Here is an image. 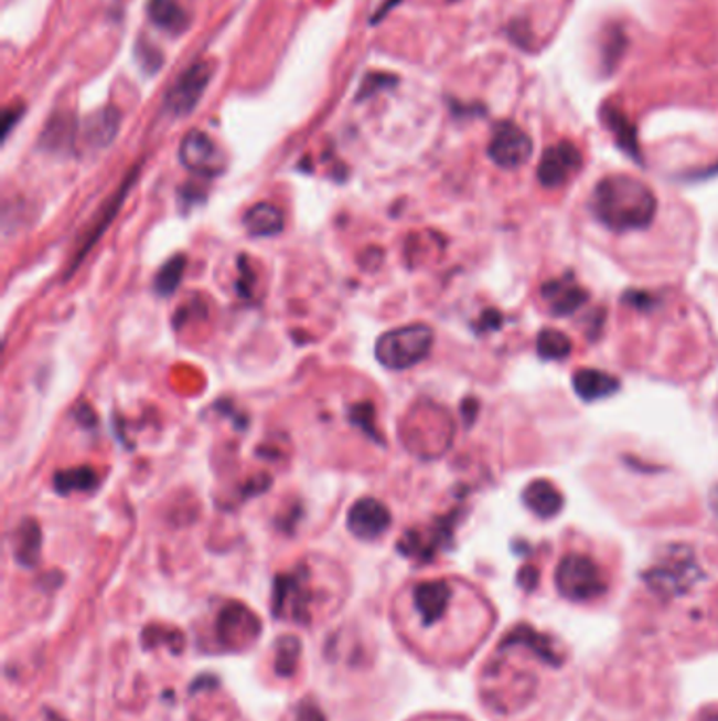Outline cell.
<instances>
[{"label": "cell", "instance_id": "34", "mask_svg": "<svg viewBox=\"0 0 718 721\" xmlns=\"http://www.w3.org/2000/svg\"><path fill=\"white\" fill-rule=\"evenodd\" d=\"M537 582H539V570H537L535 565H525V568H521V572H518V584H521L525 591H535Z\"/></svg>", "mask_w": 718, "mask_h": 721}, {"label": "cell", "instance_id": "24", "mask_svg": "<svg viewBox=\"0 0 718 721\" xmlns=\"http://www.w3.org/2000/svg\"><path fill=\"white\" fill-rule=\"evenodd\" d=\"M99 486V477L92 466H74L66 470H57L53 475V488L62 496H69L74 491L92 494Z\"/></svg>", "mask_w": 718, "mask_h": 721}, {"label": "cell", "instance_id": "8", "mask_svg": "<svg viewBox=\"0 0 718 721\" xmlns=\"http://www.w3.org/2000/svg\"><path fill=\"white\" fill-rule=\"evenodd\" d=\"M211 78H213V64L208 60L194 62L187 71L178 76L173 87L167 92L164 110L171 117H187L199 106L203 94L207 92Z\"/></svg>", "mask_w": 718, "mask_h": 721}, {"label": "cell", "instance_id": "2", "mask_svg": "<svg viewBox=\"0 0 718 721\" xmlns=\"http://www.w3.org/2000/svg\"><path fill=\"white\" fill-rule=\"evenodd\" d=\"M590 210L613 233L645 231L655 218L657 199L645 182L618 173L602 178L594 187Z\"/></svg>", "mask_w": 718, "mask_h": 721}, {"label": "cell", "instance_id": "41", "mask_svg": "<svg viewBox=\"0 0 718 721\" xmlns=\"http://www.w3.org/2000/svg\"><path fill=\"white\" fill-rule=\"evenodd\" d=\"M715 173H718V163L712 165L708 171H704V176H715Z\"/></svg>", "mask_w": 718, "mask_h": 721}, {"label": "cell", "instance_id": "27", "mask_svg": "<svg viewBox=\"0 0 718 721\" xmlns=\"http://www.w3.org/2000/svg\"><path fill=\"white\" fill-rule=\"evenodd\" d=\"M141 644L146 650H154L159 646H167L173 654H182L184 650V635L173 627L164 625H150L141 633Z\"/></svg>", "mask_w": 718, "mask_h": 721}, {"label": "cell", "instance_id": "12", "mask_svg": "<svg viewBox=\"0 0 718 721\" xmlns=\"http://www.w3.org/2000/svg\"><path fill=\"white\" fill-rule=\"evenodd\" d=\"M453 536L451 519H440L428 530H411L398 540V553L405 558L416 559L419 563H428L437 558L440 549L449 547Z\"/></svg>", "mask_w": 718, "mask_h": 721}, {"label": "cell", "instance_id": "18", "mask_svg": "<svg viewBox=\"0 0 718 721\" xmlns=\"http://www.w3.org/2000/svg\"><path fill=\"white\" fill-rule=\"evenodd\" d=\"M574 389L581 401H599L615 395L620 391V380L601 370L583 368L574 373Z\"/></svg>", "mask_w": 718, "mask_h": 721}, {"label": "cell", "instance_id": "30", "mask_svg": "<svg viewBox=\"0 0 718 721\" xmlns=\"http://www.w3.org/2000/svg\"><path fill=\"white\" fill-rule=\"evenodd\" d=\"M347 418L352 424H356L361 431H365L373 442L384 443L382 435L377 433V426H375V407L371 405L369 401L352 405L350 412H347Z\"/></svg>", "mask_w": 718, "mask_h": 721}, {"label": "cell", "instance_id": "37", "mask_svg": "<svg viewBox=\"0 0 718 721\" xmlns=\"http://www.w3.org/2000/svg\"><path fill=\"white\" fill-rule=\"evenodd\" d=\"M500 324H502V317L495 310H486L485 315H483L481 327L483 329H495V327H500Z\"/></svg>", "mask_w": 718, "mask_h": 721}, {"label": "cell", "instance_id": "29", "mask_svg": "<svg viewBox=\"0 0 718 721\" xmlns=\"http://www.w3.org/2000/svg\"><path fill=\"white\" fill-rule=\"evenodd\" d=\"M185 271V257L175 256L171 257L161 271L157 275V280H154V289L159 296H171L180 283H182V277H184Z\"/></svg>", "mask_w": 718, "mask_h": 721}, {"label": "cell", "instance_id": "10", "mask_svg": "<svg viewBox=\"0 0 718 721\" xmlns=\"http://www.w3.org/2000/svg\"><path fill=\"white\" fill-rule=\"evenodd\" d=\"M180 161L187 171L215 178L226 171V157L219 146L203 131H190L180 146Z\"/></svg>", "mask_w": 718, "mask_h": 721}, {"label": "cell", "instance_id": "16", "mask_svg": "<svg viewBox=\"0 0 718 721\" xmlns=\"http://www.w3.org/2000/svg\"><path fill=\"white\" fill-rule=\"evenodd\" d=\"M601 118L604 127L611 131L613 140L624 150L625 155L630 159H634L636 163H643L636 127H634V123L630 120L624 110L618 104L607 102V104H602Z\"/></svg>", "mask_w": 718, "mask_h": 721}, {"label": "cell", "instance_id": "5", "mask_svg": "<svg viewBox=\"0 0 718 721\" xmlns=\"http://www.w3.org/2000/svg\"><path fill=\"white\" fill-rule=\"evenodd\" d=\"M435 344V331L432 327L424 324H414V326L396 327L386 331L377 344H375V357L377 361L394 370H409L417 363H421Z\"/></svg>", "mask_w": 718, "mask_h": 721}, {"label": "cell", "instance_id": "20", "mask_svg": "<svg viewBox=\"0 0 718 721\" xmlns=\"http://www.w3.org/2000/svg\"><path fill=\"white\" fill-rule=\"evenodd\" d=\"M43 532L36 519H23L15 530V561L22 568H34L41 561Z\"/></svg>", "mask_w": 718, "mask_h": 721}, {"label": "cell", "instance_id": "36", "mask_svg": "<svg viewBox=\"0 0 718 721\" xmlns=\"http://www.w3.org/2000/svg\"><path fill=\"white\" fill-rule=\"evenodd\" d=\"M398 2H400V0H386V2H384V4L377 9V13H375V18L371 20V24H377V22H382V20H384V18H386V15L393 11L394 7H396Z\"/></svg>", "mask_w": 718, "mask_h": 721}, {"label": "cell", "instance_id": "13", "mask_svg": "<svg viewBox=\"0 0 718 721\" xmlns=\"http://www.w3.org/2000/svg\"><path fill=\"white\" fill-rule=\"evenodd\" d=\"M347 530L361 540H375L384 534L390 523H393V515L388 511V507L384 502H379L377 498H361L356 500L350 511H347Z\"/></svg>", "mask_w": 718, "mask_h": 721}, {"label": "cell", "instance_id": "7", "mask_svg": "<svg viewBox=\"0 0 718 721\" xmlns=\"http://www.w3.org/2000/svg\"><path fill=\"white\" fill-rule=\"evenodd\" d=\"M261 633V621L257 614L240 602L222 605L215 621V639L219 650H247Z\"/></svg>", "mask_w": 718, "mask_h": 721}, {"label": "cell", "instance_id": "39", "mask_svg": "<svg viewBox=\"0 0 718 721\" xmlns=\"http://www.w3.org/2000/svg\"><path fill=\"white\" fill-rule=\"evenodd\" d=\"M710 505H712V511L718 515V486L712 489V496H710Z\"/></svg>", "mask_w": 718, "mask_h": 721}, {"label": "cell", "instance_id": "1", "mask_svg": "<svg viewBox=\"0 0 718 721\" xmlns=\"http://www.w3.org/2000/svg\"><path fill=\"white\" fill-rule=\"evenodd\" d=\"M569 656L550 635L516 625L502 637L483 671V697L497 715L539 720L550 688L569 690Z\"/></svg>", "mask_w": 718, "mask_h": 721}, {"label": "cell", "instance_id": "19", "mask_svg": "<svg viewBox=\"0 0 718 721\" xmlns=\"http://www.w3.org/2000/svg\"><path fill=\"white\" fill-rule=\"evenodd\" d=\"M118 127H120V113L112 106H108L85 120L83 136L93 148H106L115 140Z\"/></svg>", "mask_w": 718, "mask_h": 721}, {"label": "cell", "instance_id": "9", "mask_svg": "<svg viewBox=\"0 0 718 721\" xmlns=\"http://www.w3.org/2000/svg\"><path fill=\"white\" fill-rule=\"evenodd\" d=\"M489 159L502 169H518L527 163L533 152V141L516 123L502 120L495 125L489 141Z\"/></svg>", "mask_w": 718, "mask_h": 721}, {"label": "cell", "instance_id": "11", "mask_svg": "<svg viewBox=\"0 0 718 721\" xmlns=\"http://www.w3.org/2000/svg\"><path fill=\"white\" fill-rule=\"evenodd\" d=\"M581 167V152L574 141L562 140L546 148L537 165V180L542 187H562Z\"/></svg>", "mask_w": 718, "mask_h": 721}, {"label": "cell", "instance_id": "35", "mask_svg": "<svg viewBox=\"0 0 718 721\" xmlns=\"http://www.w3.org/2000/svg\"><path fill=\"white\" fill-rule=\"evenodd\" d=\"M22 106H15V108H11V110H7V113H4V125H2V134H4V138L11 134V127H13V123H18V120L22 118Z\"/></svg>", "mask_w": 718, "mask_h": 721}, {"label": "cell", "instance_id": "32", "mask_svg": "<svg viewBox=\"0 0 718 721\" xmlns=\"http://www.w3.org/2000/svg\"><path fill=\"white\" fill-rule=\"evenodd\" d=\"M394 83H396V78L390 76V74H369L365 78V83H363V89H361L358 97L363 99L365 95L373 94L377 87H388V85H394Z\"/></svg>", "mask_w": 718, "mask_h": 721}, {"label": "cell", "instance_id": "25", "mask_svg": "<svg viewBox=\"0 0 718 721\" xmlns=\"http://www.w3.org/2000/svg\"><path fill=\"white\" fill-rule=\"evenodd\" d=\"M74 134H76L74 120L66 117V115H57V117L49 120L41 144L45 146L46 150H53V152L55 150H68V148H72Z\"/></svg>", "mask_w": 718, "mask_h": 721}, {"label": "cell", "instance_id": "40", "mask_svg": "<svg viewBox=\"0 0 718 721\" xmlns=\"http://www.w3.org/2000/svg\"><path fill=\"white\" fill-rule=\"evenodd\" d=\"M45 721H66L62 720L57 713H53V711H45Z\"/></svg>", "mask_w": 718, "mask_h": 721}, {"label": "cell", "instance_id": "14", "mask_svg": "<svg viewBox=\"0 0 718 721\" xmlns=\"http://www.w3.org/2000/svg\"><path fill=\"white\" fill-rule=\"evenodd\" d=\"M453 589L447 581L419 582L414 589V605L426 628L435 627L449 612Z\"/></svg>", "mask_w": 718, "mask_h": 721}, {"label": "cell", "instance_id": "23", "mask_svg": "<svg viewBox=\"0 0 718 721\" xmlns=\"http://www.w3.org/2000/svg\"><path fill=\"white\" fill-rule=\"evenodd\" d=\"M245 229L251 236H275L285 229V215L277 205L257 203L245 213Z\"/></svg>", "mask_w": 718, "mask_h": 721}, {"label": "cell", "instance_id": "15", "mask_svg": "<svg viewBox=\"0 0 718 721\" xmlns=\"http://www.w3.org/2000/svg\"><path fill=\"white\" fill-rule=\"evenodd\" d=\"M542 298L553 317H567L588 303V291L569 273L567 277L548 280L542 285Z\"/></svg>", "mask_w": 718, "mask_h": 721}, {"label": "cell", "instance_id": "28", "mask_svg": "<svg viewBox=\"0 0 718 721\" xmlns=\"http://www.w3.org/2000/svg\"><path fill=\"white\" fill-rule=\"evenodd\" d=\"M537 354L546 361H560L571 354V340L558 329H542L537 336Z\"/></svg>", "mask_w": 718, "mask_h": 721}, {"label": "cell", "instance_id": "22", "mask_svg": "<svg viewBox=\"0 0 718 721\" xmlns=\"http://www.w3.org/2000/svg\"><path fill=\"white\" fill-rule=\"evenodd\" d=\"M133 176H138V171H133V173L127 178V182L122 184V188H120V190H116L115 197L108 201V205L101 210L99 218L95 220V224H93L92 231H89L87 238H85V241H83V245H81V252L76 254V259H74V268H76V266L83 262V257L87 256V254L92 252L93 245L97 243V238L104 234V231L108 229V224L115 220L116 213H118L120 205H122V201H125V197H127V190H129V187L133 184Z\"/></svg>", "mask_w": 718, "mask_h": 721}, {"label": "cell", "instance_id": "6", "mask_svg": "<svg viewBox=\"0 0 718 721\" xmlns=\"http://www.w3.org/2000/svg\"><path fill=\"white\" fill-rule=\"evenodd\" d=\"M310 607H312V589H310L308 568L300 565L293 572L278 574L272 589L275 618L308 627L312 621Z\"/></svg>", "mask_w": 718, "mask_h": 721}, {"label": "cell", "instance_id": "33", "mask_svg": "<svg viewBox=\"0 0 718 721\" xmlns=\"http://www.w3.org/2000/svg\"><path fill=\"white\" fill-rule=\"evenodd\" d=\"M296 721H326L323 711L314 702H301Z\"/></svg>", "mask_w": 718, "mask_h": 721}, {"label": "cell", "instance_id": "31", "mask_svg": "<svg viewBox=\"0 0 718 721\" xmlns=\"http://www.w3.org/2000/svg\"><path fill=\"white\" fill-rule=\"evenodd\" d=\"M136 53H138L139 64H141L143 71L150 72V74L161 71L162 55L159 49L152 47V45H146L143 41H139Z\"/></svg>", "mask_w": 718, "mask_h": 721}, {"label": "cell", "instance_id": "3", "mask_svg": "<svg viewBox=\"0 0 718 721\" xmlns=\"http://www.w3.org/2000/svg\"><path fill=\"white\" fill-rule=\"evenodd\" d=\"M704 572L695 559L694 551L683 544H672L660 561L643 574L649 593L660 600H678L687 595Z\"/></svg>", "mask_w": 718, "mask_h": 721}, {"label": "cell", "instance_id": "38", "mask_svg": "<svg viewBox=\"0 0 718 721\" xmlns=\"http://www.w3.org/2000/svg\"><path fill=\"white\" fill-rule=\"evenodd\" d=\"M697 721H718V709H715V711H706V713H701V715L697 718Z\"/></svg>", "mask_w": 718, "mask_h": 721}, {"label": "cell", "instance_id": "26", "mask_svg": "<svg viewBox=\"0 0 718 721\" xmlns=\"http://www.w3.org/2000/svg\"><path fill=\"white\" fill-rule=\"evenodd\" d=\"M275 674L278 677H291L300 665L301 642L296 635L278 637L275 648Z\"/></svg>", "mask_w": 718, "mask_h": 721}, {"label": "cell", "instance_id": "21", "mask_svg": "<svg viewBox=\"0 0 718 721\" xmlns=\"http://www.w3.org/2000/svg\"><path fill=\"white\" fill-rule=\"evenodd\" d=\"M148 15L152 24L169 34H182L190 25V18L180 0H148Z\"/></svg>", "mask_w": 718, "mask_h": 721}, {"label": "cell", "instance_id": "17", "mask_svg": "<svg viewBox=\"0 0 718 721\" xmlns=\"http://www.w3.org/2000/svg\"><path fill=\"white\" fill-rule=\"evenodd\" d=\"M523 502L539 519L556 517L560 512V509H562V505H565L562 494L548 479H535V481H532L525 488V491H523Z\"/></svg>", "mask_w": 718, "mask_h": 721}, {"label": "cell", "instance_id": "42", "mask_svg": "<svg viewBox=\"0 0 718 721\" xmlns=\"http://www.w3.org/2000/svg\"><path fill=\"white\" fill-rule=\"evenodd\" d=\"M4 721H9V718H4Z\"/></svg>", "mask_w": 718, "mask_h": 721}, {"label": "cell", "instance_id": "4", "mask_svg": "<svg viewBox=\"0 0 718 721\" xmlns=\"http://www.w3.org/2000/svg\"><path fill=\"white\" fill-rule=\"evenodd\" d=\"M556 591L574 604H594L609 593L601 565L583 553H567L555 572Z\"/></svg>", "mask_w": 718, "mask_h": 721}]
</instances>
